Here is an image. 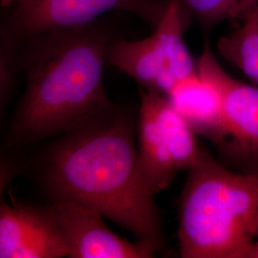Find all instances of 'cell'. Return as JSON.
<instances>
[{
	"instance_id": "obj_4",
	"label": "cell",
	"mask_w": 258,
	"mask_h": 258,
	"mask_svg": "<svg viewBox=\"0 0 258 258\" xmlns=\"http://www.w3.org/2000/svg\"><path fill=\"white\" fill-rule=\"evenodd\" d=\"M185 16L180 0H169L163 19L149 37L111 42L106 63L128 75L140 88L165 96L176 83L197 71V60L183 37Z\"/></svg>"
},
{
	"instance_id": "obj_3",
	"label": "cell",
	"mask_w": 258,
	"mask_h": 258,
	"mask_svg": "<svg viewBox=\"0 0 258 258\" xmlns=\"http://www.w3.org/2000/svg\"><path fill=\"white\" fill-rule=\"evenodd\" d=\"M183 258H242L258 239V171L239 172L202 148L178 208Z\"/></svg>"
},
{
	"instance_id": "obj_14",
	"label": "cell",
	"mask_w": 258,
	"mask_h": 258,
	"mask_svg": "<svg viewBox=\"0 0 258 258\" xmlns=\"http://www.w3.org/2000/svg\"><path fill=\"white\" fill-rule=\"evenodd\" d=\"M19 0H1V6L2 8H10L12 6H14Z\"/></svg>"
},
{
	"instance_id": "obj_15",
	"label": "cell",
	"mask_w": 258,
	"mask_h": 258,
	"mask_svg": "<svg viewBox=\"0 0 258 258\" xmlns=\"http://www.w3.org/2000/svg\"><path fill=\"white\" fill-rule=\"evenodd\" d=\"M254 83H255V84H256V85H258V79H257V80H256V81H255V82H254Z\"/></svg>"
},
{
	"instance_id": "obj_5",
	"label": "cell",
	"mask_w": 258,
	"mask_h": 258,
	"mask_svg": "<svg viewBox=\"0 0 258 258\" xmlns=\"http://www.w3.org/2000/svg\"><path fill=\"white\" fill-rule=\"evenodd\" d=\"M140 97L139 164L155 195L169 185L178 171H188L195 165L202 147L164 95L140 88Z\"/></svg>"
},
{
	"instance_id": "obj_8",
	"label": "cell",
	"mask_w": 258,
	"mask_h": 258,
	"mask_svg": "<svg viewBox=\"0 0 258 258\" xmlns=\"http://www.w3.org/2000/svg\"><path fill=\"white\" fill-rule=\"evenodd\" d=\"M48 206L57 223L70 258H151L160 250L147 240L131 243L111 231L97 209L73 201Z\"/></svg>"
},
{
	"instance_id": "obj_10",
	"label": "cell",
	"mask_w": 258,
	"mask_h": 258,
	"mask_svg": "<svg viewBox=\"0 0 258 258\" xmlns=\"http://www.w3.org/2000/svg\"><path fill=\"white\" fill-rule=\"evenodd\" d=\"M166 99L197 136L219 148L225 137L221 93L205 75L194 72L166 93Z\"/></svg>"
},
{
	"instance_id": "obj_7",
	"label": "cell",
	"mask_w": 258,
	"mask_h": 258,
	"mask_svg": "<svg viewBox=\"0 0 258 258\" xmlns=\"http://www.w3.org/2000/svg\"><path fill=\"white\" fill-rule=\"evenodd\" d=\"M169 0H19L4 24L24 40L53 30L90 24L113 11H122L144 20L154 30Z\"/></svg>"
},
{
	"instance_id": "obj_6",
	"label": "cell",
	"mask_w": 258,
	"mask_h": 258,
	"mask_svg": "<svg viewBox=\"0 0 258 258\" xmlns=\"http://www.w3.org/2000/svg\"><path fill=\"white\" fill-rule=\"evenodd\" d=\"M197 70L221 93L225 137L216 149L220 161L235 171H258V87L228 74L208 41L197 59Z\"/></svg>"
},
{
	"instance_id": "obj_9",
	"label": "cell",
	"mask_w": 258,
	"mask_h": 258,
	"mask_svg": "<svg viewBox=\"0 0 258 258\" xmlns=\"http://www.w3.org/2000/svg\"><path fill=\"white\" fill-rule=\"evenodd\" d=\"M0 257H69L63 236L48 204L1 201Z\"/></svg>"
},
{
	"instance_id": "obj_13",
	"label": "cell",
	"mask_w": 258,
	"mask_h": 258,
	"mask_svg": "<svg viewBox=\"0 0 258 258\" xmlns=\"http://www.w3.org/2000/svg\"><path fill=\"white\" fill-rule=\"evenodd\" d=\"M242 258H258V239L249 246Z\"/></svg>"
},
{
	"instance_id": "obj_1",
	"label": "cell",
	"mask_w": 258,
	"mask_h": 258,
	"mask_svg": "<svg viewBox=\"0 0 258 258\" xmlns=\"http://www.w3.org/2000/svg\"><path fill=\"white\" fill-rule=\"evenodd\" d=\"M137 121L133 111L112 102L54 137L20 169L49 202L91 206L164 253L162 215L139 164Z\"/></svg>"
},
{
	"instance_id": "obj_11",
	"label": "cell",
	"mask_w": 258,
	"mask_h": 258,
	"mask_svg": "<svg viewBox=\"0 0 258 258\" xmlns=\"http://www.w3.org/2000/svg\"><path fill=\"white\" fill-rule=\"evenodd\" d=\"M239 27L218 39L219 55L253 83L258 79V5L243 17Z\"/></svg>"
},
{
	"instance_id": "obj_12",
	"label": "cell",
	"mask_w": 258,
	"mask_h": 258,
	"mask_svg": "<svg viewBox=\"0 0 258 258\" xmlns=\"http://www.w3.org/2000/svg\"><path fill=\"white\" fill-rule=\"evenodd\" d=\"M187 15L206 29L224 20L242 18L258 5V0H180Z\"/></svg>"
},
{
	"instance_id": "obj_2",
	"label": "cell",
	"mask_w": 258,
	"mask_h": 258,
	"mask_svg": "<svg viewBox=\"0 0 258 258\" xmlns=\"http://www.w3.org/2000/svg\"><path fill=\"white\" fill-rule=\"evenodd\" d=\"M115 39L99 19L26 37L19 55L26 85L12 114L6 146L27 148L54 138L109 106L103 69Z\"/></svg>"
}]
</instances>
